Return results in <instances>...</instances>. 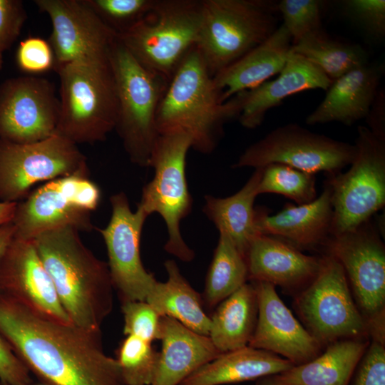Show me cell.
Returning a JSON list of instances; mask_svg holds the SVG:
<instances>
[{
	"label": "cell",
	"mask_w": 385,
	"mask_h": 385,
	"mask_svg": "<svg viewBox=\"0 0 385 385\" xmlns=\"http://www.w3.org/2000/svg\"><path fill=\"white\" fill-rule=\"evenodd\" d=\"M0 337L45 385H125L101 332L58 322L1 292Z\"/></svg>",
	"instance_id": "1"
},
{
	"label": "cell",
	"mask_w": 385,
	"mask_h": 385,
	"mask_svg": "<svg viewBox=\"0 0 385 385\" xmlns=\"http://www.w3.org/2000/svg\"><path fill=\"white\" fill-rule=\"evenodd\" d=\"M32 240L71 323L100 333L113 308L108 263L95 256L71 227L45 231Z\"/></svg>",
	"instance_id": "2"
},
{
	"label": "cell",
	"mask_w": 385,
	"mask_h": 385,
	"mask_svg": "<svg viewBox=\"0 0 385 385\" xmlns=\"http://www.w3.org/2000/svg\"><path fill=\"white\" fill-rule=\"evenodd\" d=\"M239 94L222 102L213 77L196 47L184 58L170 80L156 116L159 134L184 133L195 150L212 153L224 125L238 118Z\"/></svg>",
	"instance_id": "3"
},
{
	"label": "cell",
	"mask_w": 385,
	"mask_h": 385,
	"mask_svg": "<svg viewBox=\"0 0 385 385\" xmlns=\"http://www.w3.org/2000/svg\"><path fill=\"white\" fill-rule=\"evenodd\" d=\"M55 71L60 80L56 133L76 145L106 140L115 130L118 111L111 53L68 63Z\"/></svg>",
	"instance_id": "4"
},
{
	"label": "cell",
	"mask_w": 385,
	"mask_h": 385,
	"mask_svg": "<svg viewBox=\"0 0 385 385\" xmlns=\"http://www.w3.org/2000/svg\"><path fill=\"white\" fill-rule=\"evenodd\" d=\"M277 2L268 0H202L196 48L210 74L237 61L278 28Z\"/></svg>",
	"instance_id": "5"
},
{
	"label": "cell",
	"mask_w": 385,
	"mask_h": 385,
	"mask_svg": "<svg viewBox=\"0 0 385 385\" xmlns=\"http://www.w3.org/2000/svg\"><path fill=\"white\" fill-rule=\"evenodd\" d=\"M201 20L202 0H155L118 40L139 63L169 82L196 46Z\"/></svg>",
	"instance_id": "6"
},
{
	"label": "cell",
	"mask_w": 385,
	"mask_h": 385,
	"mask_svg": "<svg viewBox=\"0 0 385 385\" xmlns=\"http://www.w3.org/2000/svg\"><path fill=\"white\" fill-rule=\"evenodd\" d=\"M118 111L115 130L133 163L149 167L159 135L156 116L168 81L139 63L118 40L111 52Z\"/></svg>",
	"instance_id": "7"
},
{
	"label": "cell",
	"mask_w": 385,
	"mask_h": 385,
	"mask_svg": "<svg viewBox=\"0 0 385 385\" xmlns=\"http://www.w3.org/2000/svg\"><path fill=\"white\" fill-rule=\"evenodd\" d=\"M191 148V140L184 133L159 134L149 164L155 175L143 187L138 205L148 216L157 212L162 217L168 230L164 249L183 262H191L195 257L180 228L192 207L185 174L187 155Z\"/></svg>",
	"instance_id": "8"
},
{
	"label": "cell",
	"mask_w": 385,
	"mask_h": 385,
	"mask_svg": "<svg viewBox=\"0 0 385 385\" xmlns=\"http://www.w3.org/2000/svg\"><path fill=\"white\" fill-rule=\"evenodd\" d=\"M379 230L370 219L331 235L323 250L342 265L369 340L385 342V247Z\"/></svg>",
	"instance_id": "9"
},
{
	"label": "cell",
	"mask_w": 385,
	"mask_h": 385,
	"mask_svg": "<svg viewBox=\"0 0 385 385\" xmlns=\"http://www.w3.org/2000/svg\"><path fill=\"white\" fill-rule=\"evenodd\" d=\"M322 256L319 272L294 298L304 328L323 349L341 340L369 339L342 265L331 255Z\"/></svg>",
	"instance_id": "10"
},
{
	"label": "cell",
	"mask_w": 385,
	"mask_h": 385,
	"mask_svg": "<svg viewBox=\"0 0 385 385\" xmlns=\"http://www.w3.org/2000/svg\"><path fill=\"white\" fill-rule=\"evenodd\" d=\"M354 145L349 169L326 181L332 190V235L356 229L385 205V140L359 125Z\"/></svg>",
	"instance_id": "11"
},
{
	"label": "cell",
	"mask_w": 385,
	"mask_h": 385,
	"mask_svg": "<svg viewBox=\"0 0 385 385\" xmlns=\"http://www.w3.org/2000/svg\"><path fill=\"white\" fill-rule=\"evenodd\" d=\"M101 198L100 188L89 176L73 175L46 182L16 203L11 220L14 237L32 240L61 227L90 232L95 229L91 214Z\"/></svg>",
	"instance_id": "12"
},
{
	"label": "cell",
	"mask_w": 385,
	"mask_h": 385,
	"mask_svg": "<svg viewBox=\"0 0 385 385\" xmlns=\"http://www.w3.org/2000/svg\"><path fill=\"white\" fill-rule=\"evenodd\" d=\"M89 174L86 155L76 144L58 134L25 144L0 138L1 202H19L41 182Z\"/></svg>",
	"instance_id": "13"
},
{
	"label": "cell",
	"mask_w": 385,
	"mask_h": 385,
	"mask_svg": "<svg viewBox=\"0 0 385 385\" xmlns=\"http://www.w3.org/2000/svg\"><path fill=\"white\" fill-rule=\"evenodd\" d=\"M356 154L354 144L288 123L250 145L232 167L256 169L279 163L314 175L324 172L329 176L350 165Z\"/></svg>",
	"instance_id": "14"
},
{
	"label": "cell",
	"mask_w": 385,
	"mask_h": 385,
	"mask_svg": "<svg viewBox=\"0 0 385 385\" xmlns=\"http://www.w3.org/2000/svg\"><path fill=\"white\" fill-rule=\"evenodd\" d=\"M111 216L106 227L97 228L106 246L114 289L121 302L145 301L157 282L140 257L143 225L148 217L140 208L133 212L123 192L111 196Z\"/></svg>",
	"instance_id": "15"
},
{
	"label": "cell",
	"mask_w": 385,
	"mask_h": 385,
	"mask_svg": "<svg viewBox=\"0 0 385 385\" xmlns=\"http://www.w3.org/2000/svg\"><path fill=\"white\" fill-rule=\"evenodd\" d=\"M60 101L55 86L35 76L6 79L0 85V138L31 143L56 133Z\"/></svg>",
	"instance_id": "16"
},
{
	"label": "cell",
	"mask_w": 385,
	"mask_h": 385,
	"mask_svg": "<svg viewBox=\"0 0 385 385\" xmlns=\"http://www.w3.org/2000/svg\"><path fill=\"white\" fill-rule=\"evenodd\" d=\"M34 3L51 21L48 42L54 56V69L73 61L110 55L118 34L84 0H35Z\"/></svg>",
	"instance_id": "17"
},
{
	"label": "cell",
	"mask_w": 385,
	"mask_h": 385,
	"mask_svg": "<svg viewBox=\"0 0 385 385\" xmlns=\"http://www.w3.org/2000/svg\"><path fill=\"white\" fill-rule=\"evenodd\" d=\"M0 292L58 322L71 323L32 240L13 237L0 260Z\"/></svg>",
	"instance_id": "18"
},
{
	"label": "cell",
	"mask_w": 385,
	"mask_h": 385,
	"mask_svg": "<svg viewBox=\"0 0 385 385\" xmlns=\"http://www.w3.org/2000/svg\"><path fill=\"white\" fill-rule=\"evenodd\" d=\"M252 282L257 295V319L248 346L280 355L294 365L320 354L323 348L284 304L275 286Z\"/></svg>",
	"instance_id": "19"
},
{
	"label": "cell",
	"mask_w": 385,
	"mask_h": 385,
	"mask_svg": "<svg viewBox=\"0 0 385 385\" xmlns=\"http://www.w3.org/2000/svg\"><path fill=\"white\" fill-rule=\"evenodd\" d=\"M245 257L248 279L295 293L314 279L322 261V255H307L279 238L262 234L251 241Z\"/></svg>",
	"instance_id": "20"
},
{
	"label": "cell",
	"mask_w": 385,
	"mask_h": 385,
	"mask_svg": "<svg viewBox=\"0 0 385 385\" xmlns=\"http://www.w3.org/2000/svg\"><path fill=\"white\" fill-rule=\"evenodd\" d=\"M332 190L327 183L320 195L309 203H287L273 215L256 209L260 234L279 238L300 250H323L332 235Z\"/></svg>",
	"instance_id": "21"
},
{
	"label": "cell",
	"mask_w": 385,
	"mask_h": 385,
	"mask_svg": "<svg viewBox=\"0 0 385 385\" xmlns=\"http://www.w3.org/2000/svg\"><path fill=\"white\" fill-rule=\"evenodd\" d=\"M332 83L320 68L291 50L277 78L237 93L241 99L240 123L247 129L256 128L267 111L286 98L307 90L327 91Z\"/></svg>",
	"instance_id": "22"
},
{
	"label": "cell",
	"mask_w": 385,
	"mask_h": 385,
	"mask_svg": "<svg viewBox=\"0 0 385 385\" xmlns=\"http://www.w3.org/2000/svg\"><path fill=\"white\" fill-rule=\"evenodd\" d=\"M384 73L383 64L369 63L334 80L323 101L307 116V124L339 122L351 125L366 118Z\"/></svg>",
	"instance_id": "23"
},
{
	"label": "cell",
	"mask_w": 385,
	"mask_h": 385,
	"mask_svg": "<svg viewBox=\"0 0 385 385\" xmlns=\"http://www.w3.org/2000/svg\"><path fill=\"white\" fill-rule=\"evenodd\" d=\"M161 351L150 385H180L221 353L208 336L198 334L177 320L162 317Z\"/></svg>",
	"instance_id": "24"
},
{
	"label": "cell",
	"mask_w": 385,
	"mask_h": 385,
	"mask_svg": "<svg viewBox=\"0 0 385 385\" xmlns=\"http://www.w3.org/2000/svg\"><path fill=\"white\" fill-rule=\"evenodd\" d=\"M292 46V37L281 24L265 41L213 77L221 101H227L279 74Z\"/></svg>",
	"instance_id": "25"
},
{
	"label": "cell",
	"mask_w": 385,
	"mask_h": 385,
	"mask_svg": "<svg viewBox=\"0 0 385 385\" xmlns=\"http://www.w3.org/2000/svg\"><path fill=\"white\" fill-rule=\"evenodd\" d=\"M369 339H350L327 346L313 359L279 374L257 380L256 385H349Z\"/></svg>",
	"instance_id": "26"
},
{
	"label": "cell",
	"mask_w": 385,
	"mask_h": 385,
	"mask_svg": "<svg viewBox=\"0 0 385 385\" xmlns=\"http://www.w3.org/2000/svg\"><path fill=\"white\" fill-rule=\"evenodd\" d=\"M293 366L280 356L247 346L220 354L180 385H223L257 380L282 373Z\"/></svg>",
	"instance_id": "27"
},
{
	"label": "cell",
	"mask_w": 385,
	"mask_h": 385,
	"mask_svg": "<svg viewBox=\"0 0 385 385\" xmlns=\"http://www.w3.org/2000/svg\"><path fill=\"white\" fill-rule=\"evenodd\" d=\"M261 175L262 168H256L243 187L232 195L205 196L204 213L219 233L227 235L244 256L251 241L260 234L254 202Z\"/></svg>",
	"instance_id": "28"
},
{
	"label": "cell",
	"mask_w": 385,
	"mask_h": 385,
	"mask_svg": "<svg viewBox=\"0 0 385 385\" xmlns=\"http://www.w3.org/2000/svg\"><path fill=\"white\" fill-rule=\"evenodd\" d=\"M168 278L157 281L145 301L161 316L171 317L188 329L208 336L210 317L204 311L201 295L181 274L173 260L165 262Z\"/></svg>",
	"instance_id": "29"
},
{
	"label": "cell",
	"mask_w": 385,
	"mask_h": 385,
	"mask_svg": "<svg viewBox=\"0 0 385 385\" xmlns=\"http://www.w3.org/2000/svg\"><path fill=\"white\" fill-rule=\"evenodd\" d=\"M257 319L253 283L246 282L222 301L210 317L208 337L220 353L248 346Z\"/></svg>",
	"instance_id": "30"
},
{
	"label": "cell",
	"mask_w": 385,
	"mask_h": 385,
	"mask_svg": "<svg viewBox=\"0 0 385 385\" xmlns=\"http://www.w3.org/2000/svg\"><path fill=\"white\" fill-rule=\"evenodd\" d=\"M291 50L317 66L332 81L369 63L361 46L335 40L322 29L305 35Z\"/></svg>",
	"instance_id": "31"
},
{
	"label": "cell",
	"mask_w": 385,
	"mask_h": 385,
	"mask_svg": "<svg viewBox=\"0 0 385 385\" xmlns=\"http://www.w3.org/2000/svg\"><path fill=\"white\" fill-rule=\"evenodd\" d=\"M247 279L245 256L227 235L220 233L201 295L203 305L208 309L217 307Z\"/></svg>",
	"instance_id": "32"
},
{
	"label": "cell",
	"mask_w": 385,
	"mask_h": 385,
	"mask_svg": "<svg viewBox=\"0 0 385 385\" xmlns=\"http://www.w3.org/2000/svg\"><path fill=\"white\" fill-rule=\"evenodd\" d=\"M260 168L262 175L257 188L258 195L279 194L297 205L309 203L317 197L315 175L279 163Z\"/></svg>",
	"instance_id": "33"
},
{
	"label": "cell",
	"mask_w": 385,
	"mask_h": 385,
	"mask_svg": "<svg viewBox=\"0 0 385 385\" xmlns=\"http://www.w3.org/2000/svg\"><path fill=\"white\" fill-rule=\"evenodd\" d=\"M116 355L125 385L151 384L159 356L152 343L134 336H125Z\"/></svg>",
	"instance_id": "34"
},
{
	"label": "cell",
	"mask_w": 385,
	"mask_h": 385,
	"mask_svg": "<svg viewBox=\"0 0 385 385\" xmlns=\"http://www.w3.org/2000/svg\"><path fill=\"white\" fill-rule=\"evenodd\" d=\"M101 20L120 34L136 24L155 0H84Z\"/></svg>",
	"instance_id": "35"
},
{
	"label": "cell",
	"mask_w": 385,
	"mask_h": 385,
	"mask_svg": "<svg viewBox=\"0 0 385 385\" xmlns=\"http://www.w3.org/2000/svg\"><path fill=\"white\" fill-rule=\"evenodd\" d=\"M322 1L318 0H282L277 9L292 45L305 35L322 29Z\"/></svg>",
	"instance_id": "36"
},
{
	"label": "cell",
	"mask_w": 385,
	"mask_h": 385,
	"mask_svg": "<svg viewBox=\"0 0 385 385\" xmlns=\"http://www.w3.org/2000/svg\"><path fill=\"white\" fill-rule=\"evenodd\" d=\"M123 334L134 336L152 343L160 339L162 317L146 301L122 302Z\"/></svg>",
	"instance_id": "37"
},
{
	"label": "cell",
	"mask_w": 385,
	"mask_h": 385,
	"mask_svg": "<svg viewBox=\"0 0 385 385\" xmlns=\"http://www.w3.org/2000/svg\"><path fill=\"white\" fill-rule=\"evenodd\" d=\"M344 15L369 38L381 41L385 37L384 0H345L342 1Z\"/></svg>",
	"instance_id": "38"
},
{
	"label": "cell",
	"mask_w": 385,
	"mask_h": 385,
	"mask_svg": "<svg viewBox=\"0 0 385 385\" xmlns=\"http://www.w3.org/2000/svg\"><path fill=\"white\" fill-rule=\"evenodd\" d=\"M16 63L24 72L38 74L54 66V56L48 41L38 36L21 41L16 51Z\"/></svg>",
	"instance_id": "39"
},
{
	"label": "cell",
	"mask_w": 385,
	"mask_h": 385,
	"mask_svg": "<svg viewBox=\"0 0 385 385\" xmlns=\"http://www.w3.org/2000/svg\"><path fill=\"white\" fill-rule=\"evenodd\" d=\"M350 385H385V342L369 340Z\"/></svg>",
	"instance_id": "40"
},
{
	"label": "cell",
	"mask_w": 385,
	"mask_h": 385,
	"mask_svg": "<svg viewBox=\"0 0 385 385\" xmlns=\"http://www.w3.org/2000/svg\"><path fill=\"white\" fill-rule=\"evenodd\" d=\"M26 19L22 1L0 0V53L9 49L16 41Z\"/></svg>",
	"instance_id": "41"
},
{
	"label": "cell",
	"mask_w": 385,
	"mask_h": 385,
	"mask_svg": "<svg viewBox=\"0 0 385 385\" xmlns=\"http://www.w3.org/2000/svg\"><path fill=\"white\" fill-rule=\"evenodd\" d=\"M31 382L28 368L0 337V385H30Z\"/></svg>",
	"instance_id": "42"
},
{
	"label": "cell",
	"mask_w": 385,
	"mask_h": 385,
	"mask_svg": "<svg viewBox=\"0 0 385 385\" xmlns=\"http://www.w3.org/2000/svg\"><path fill=\"white\" fill-rule=\"evenodd\" d=\"M368 128L378 138L385 140V93L379 88L365 118Z\"/></svg>",
	"instance_id": "43"
},
{
	"label": "cell",
	"mask_w": 385,
	"mask_h": 385,
	"mask_svg": "<svg viewBox=\"0 0 385 385\" xmlns=\"http://www.w3.org/2000/svg\"><path fill=\"white\" fill-rule=\"evenodd\" d=\"M14 236V227L11 222L0 227V260Z\"/></svg>",
	"instance_id": "44"
},
{
	"label": "cell",
	"mask_w": 385,
	"mask_h": 385,
	"mask_svg": "<svg viewBox=\"0 0 385 385\" xmlns=\"http://www.w3.org/2000/svg\"><path fill=\"white\" fill-rule=\"evenodd\" d=\"M16 203L0 201V227L12 220Z\"/></svg>",
	"instance_id": "45"
},
{
	"label": "cell",
	"mask_w": 385,
	"mask_h": 385,
	"mask_svg": "<svg viewBox=\"0 0 385 385\" xmlns=\"http://www.w3.org/2000/svg\"><path fill=\"white\" fill-rule=\"evenodd\" d=\"M3 62H4V61H3V53H0V69L2 67Z\"/></svg>",
	"instance_id": "46"
},
{
	"label": "cell",
	"mask_w": 385,
	"mask_h": 385,
	"mask_svg": "<svg viewBox=\"0 0 385 385\" xmlns=\"http://www.w3.org/2000/svg\"><path fill=\"white\" fill-rule=\"evenodd\" d=\"M42 385H45V384H42Z\"/></svg>",
	"instance_id": "47"
}]
</instances>
